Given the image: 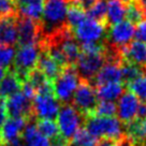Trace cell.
<instances>
[{
	"label": "cell",
	"mask_w": 146,
	"mask_h": 146,
	"mask_svg": "<svg viewBox=\"0 0 146 146\" xmlns=\"http://www.w3.org/2000/svg\"><path fill=\"white\" fill-rule=\"evenodd\" d=\"M72 1L73 0H45L40 21L41 41L68 27L67 13Z\"/></svg>",
	"instance_id": "1"
},
{
	"label": "cell",
	"mask_w": 146,
	"mask_h": 146,
	"mask_svg": "<svg viewBox=\"0 0 146 146\" xmlns=\"http://www.w3.org/2000/svg\"><path fill=\"white\" fill-rule=\"evenodd\" d=\"M84 128L87 132L98 140L108 139L115 142L123 133H126L125 125L120 123L117 117L86 116Z\"/></svg>",
	"instance_id": "2"
},
{
	"label": "cell",
	"mask_w": 146,
	"mask_h": 146,
	"mask_svg": "<svg viewBox=\"0 0 146 146\" xmlns=\"http://www.w3.org/2000/svg\"><path fill=\"white\" fill-rule=\"evenodd\" d=\"M81 82L78 72L73 66L64 67L59 75L52 82L54 96L61 104L71 103L73 95Z\"/></svg>",
	"instance_id": "3"
},
{
	"label": "cell",
	"mask_w": 146,
	"mask_h": 146,
	"mask_svg": "<svg viewBox=\"0 0 146 146\" xmlns=\"http://www.w3.org/2000/svg\"><path fill=\"white\" fill-rule=\"evenodd\" d=\"M86 116L78 112L72 104H61L57 116V125L60 135L66 141L70 142L80 129L84 128Z\"/></svg>",
	"instance_id": "4"
},
{
	"label": "cell",
	"mask_w": 146,
	"mask_h": 146,
	"mask_svg": "<svg viewBox=\"0 0 146 146\" xmlns=\"http://www.w3.org/2000/svg\"><path fill=\"white\" fill-rule=\"evenodd\" d=\"M40 52L41 47L39 44L18 46L11 69L15 72L22 83L26 82L29 72L36 68Z\"/></svg>",
	"instance_id": "5"
},
{
	"label": "cell",
	"mask_w": 146,
	"mask_h": 146,
	"mask_svg": "<svg viewBox=\"0 0 146 146\" xmlns=\"http://www.w3.org/2000/svg\"><path fill=\"white\" fill-rule=\"evenodd\" d=\"M97 103H98V98H97L96 87L92 86L87 81L81 80L80 85L74 92L70 104H72L83 115L90 116L95 111Z\"/></svg>",
	"instance_id": "6"
},
{
	"label": "cell",
	"mask_w": 146,
	"mask_h": 146,
	"mask_svg": "<svg viewBox=\"0 0 146 146\" xmlns=\"http://www.w3.org/2000/svg\"><path fill=\"white\" fill-rule=\"evenodd\" d=\"M105 64L104 53H83L78 57L74 68L78 72V76L83 81L91 83L98 72Z\"/></svg>",
	"instance_id": "7"
},
{
	"label": "cell",
	"mask_w": 146,
	"mask_h": 146,
	"mask_svg": "<svg viewBox=\"0 0 146 146\" xmlns=\"http://www.w3.org/2000/svg\"><path fill=\"white\" fill-rule=\"evenodd\" d=\"M135 32V26L128 21L116 24L114 26L106 29L105 35V46L110 48L121 50L123 47L132 42Z\"/></svg>",
	"instance_id": "8"
},
{
	"label": "cell",
	"mask_w": 146,
	"mask_h": 146,
	"mask_svg": "<svg viewBox=\"0 0 146 146\" xmlns=\"http://www.w3.org/2000/svg\"><path fill=\"white\" fill-rule=\"evenodd\" d=\"M72 32L76 41H80L81 44L96 43L105 40L106 27L99 22L87 18L82 24H80L78 27L74 28Z\"/></svg>",
	"instance_id": "9"
},
{
	"label": "cell",
	"mask_w": 146,
	"mask_h": 146,
	"mask_svg": "<svg viewBox=\"0 0 146 146\" xmlns=\"http://www.w3.org/2000/svg\"><path fill=\"white\" fill-rule=\"evenodd\" d=\"M5 106L8 118H24L36 120L32 112V100L28 99L22 91L5 100Z\"/></svg>",
	"instance_id": "10"
},
{
	"label": "cell",
	"mask_w": 146,
	"mask_h": 146,
	"mask_svg": "<svg viewBox=\"0 0 146 146\" xmlns=\"http://www.w3.org/2000/svg\"><path fill=\"white\" fill-rule=\"evenodd\" d=\"M18 46H27L39 44L41 41L40 22H36L17 13Z\"/></svg>",
	"instance_id": "11"
},
{
	"label": "cell",
	"mask_w": 146,
	"mask_h": 146,
	"mask_svg": "<svg viewBox=\"0 0 146 146\" xmlns=\"http://www.w3.org/2000/svg\"><path fill=\"white\" fill-rule=\"evenodd\" d=\"M61 103L55 98L54 94L50 95H36L32 101L33 117L36 119L57 118Z\"/></svg>",
	"instance_id": "12"
},
{
	"label": "cell",
	"mask_w": 146,
	"mask_h": 146,
	"mask_svg": "<svg viewBox=\"0 0 146 146\" xmlns=\"http://www.w3.org/2000/svg\"><path fill=\"white\" fill-rule=\"evenodd\" d=\"M117 118L125 126L131 123L137 119V110L140 105V100L131 91L125 90L117 103Z\"/></svg>",
	"instance_id": "13"
},
{
	"label": "cell",
	"mask_w": 146,
	"mask_h": 146,
	"mask_svg": "<svg viewBox=\"0 0 146 146\" xmlns=\"http://www.w3.org/2000/svg\"><path fill=\"white\" fill-rule=\"evenodd\" d=\"M18 42L17 13L1 17L0 46H15Z\"/></svg>",
	"instance_id": "14"
},
{
	"label": "cell",
	"mask_w": 146,
	"mask_h": 146,
	"mask_svg": "<svg viewBox=\"0 0 146 146\" xmlns=\"http://www.w3.org/2000/svg\"><path fill=\"white\" fill-rule=\"evenodd\" d=\"M120 64H121L114 62V61H105L103 67L95 76V78L91 81L90 84L95 87H99L106 85V84L121 83Z\"/></svg>",
	"instance_id": "15"
},
{
	"label": "cell",
	"mask_w": 146,
	"mask_h": 146,
	"mask_svg": "<svg viewBox=\"0 0 146 146\" xmlns=\"http://www.w3.org/2000/svg\"><path fill=\"white\" fill-rule=\"evenodd\" d=\"M123 60L137 64L146 70V43L132 41L121 48Z\"/></svg>",
	"instance_id": "16"
},
{
	"label": "cell",
	"mask_w": 146,
	"mask_h": 146,
	"mask_svg": "<svg viewBox=\"0 0 146 146\" xmlns=\"http://www.w3.org/2000/svg\"><path fill=\"white\" fill-rule=\"evenodd\" d=\"M18 14L40 22L43 14L45 0H14Z\"/></svg>",
	"instance_id": "17"
},
{
	"label": "cell",
	"mask_w": 146,
	"mask_h": 146,
	"mask_svg": "<svg viewBox=\"0 0 146 146\" xmlns=\"http://www.w3.org/2000/svg\"><path fill=\"white\" fill-rule=\"evenodd\" d=\"M23 83L18 78L12 69L10 68L5 71L2 81L0 82V100H7L8 98L22 91Z\"/></svg>",
	"instance_id": "18"
},
{
	"label": "cell",
	"mask_w": 146,
	"mask_h": 146,
	"mask_svg": "<svg viewBox=\"0 0 146 146\" xmlns=\"http://www.w3.org/2000/svg\"><path fill=\"white\" fill-rule=\"evenodd\" d=\"M28 123L27 119L24 118H8L0 129L1 137L5 143H11L22 137L24 129Z\"/></svg>",
	"instance_id": "19"
},
{
	"label": "cell",
	"mask_w": 146,
	"mask_h": 146,
	"mask_svg": "<svg viewBox=\"0 0 146 146\" xmlns=\"http://www.w3.org/2000/svg\"><path fill=\"white\" fill-rule=\"evenodd\" d=\"M36 69H39L50 82H53L55 78L59 75V73L62 70V68L50 57L48 53L43 47H41V52H40V55H39Z\"/></svg>",
	"instance_id": "20"
},
{
	"label": "cell",
	"mask_w": 146,
	"mask_h": 146,
	"mask_svg": "<svg viewBox=\"0 0 146 146\" xmlns=\"http://www.w3.org/2000/svg\"><path fill=\"white\" fill-rule=\"evenodd\" d=\"M127 5L121 0H108L106 7V28L114 26L125 21Z\"/></svg>",
	"instance_id": "21"
},
{
	"label": "cell",
	"mask_w": 146,
	"mask_h": 146,
	"mask_svg": "<svg viewBox=\"0 0 146 146\" xmlns=\"http://www.w3.org/2000/svg\"><path fill=\"white\" fill-rule=\"evenodd\" d=\"M22 139L26 146H52L50 140L38 131L33 120L28 121L22 133Z\"/></svg>",
	"instance_id": "22"
},
{
	"label": "cell",
	"mask_w": 146,
	"mask_h": 146,
	"mask_svg": "<svg viewBox=\"0 0 146 146\" xmlns=\"http://www.w3.org/2000/svg\"><path fill=\"white\" fill-rule=\"evenodd\" d=\"M98 101H111L114 102L118 100L125 91V86L121 83L106 84L103 86L96 87Z\"/></svg>",
	"instance_id": "23"
},
{
	"label": "cell",
	"mask_w": 146,
	"mask_h": 146,
	"mask_svg": "<svg viewBox=\"0 0 146 146\" xmlns=\"http://www.w3.org/2000/svg\"><path fill=\"white\" fill-rule=\"evenodd\" d=\"M36 127L38 131L44 135L46 139H48L50 142L57 141L58 139L62 137L60 135V131L58 125L55 120L50 119H36Z\"/></svg>",
	"instance_id": "24"
},
{
	"label": "cell",
	"mask_w": 146,
	"mask_h": 146,
	"mask_svg": "<svg viewBox=\"0 0 146 146\" xmlns=\"http://www.w3.org/2000/svg\"><path fill=\"white\" fill-rule=\"evenodd\" d=\"M120 70H121V83L125 86H127L128 84L146 74V70L125 60H123L120 64Z\"/></svg>",
	"instance_id": "25"
},
{
	"label": "cell",
	"mask_w": 146,
	"mask_h": 146,
	"mask_svg": "<svg viewBox=\"0 0 146 146\" xmlns=\"http://www.w3.org/2000/svg\"><path fill=\"white\" fill-rule=\"evenodd\" d=\"M126 133L134 142V145H139L146 141V119H135L134 121L125 126Z\"/></svg>",
	"instance_id": "26"
},
{
	"label": "cell",
	"mask_w": 146,
	"mask_h": 146,
	"mask_svg": "<svg viewBox=\"0 0 146 146\" xmlns=\"http://www.w3.org/2000/svg\"><path fill=\"white\" fill-rule=\"evenodd\" d=\"M98 141V139L94 137L90 133L87 132L85 128H82L75 133V135L69 142L67 146H97Z\"/></svg>",
	"instance_id": "27"
},
{
	"label": "cell",
	"mask_w": 146,
	"mask_h": 146,
	"mask_svg": "<svg viewBox=\"0 0 146 146\" xmlns=\"http://www.w3.org/2000/svg\"><path fill=\"white\" fill-rule=\"evenodd\" d=\"M106 7H108V0H99L97 5L86 13L87 18L99 22L106 27Z\"/></svg>",
	"instance_id": "28"
},
{
	"label": "cell",
	"mask_w": 146,
	"mask_h": 146,
	"mask_svg": "<svg viewBox=\"0 0 146 146\" xmlns=\"http://www.w3.org/2000/svg\"><path fill=\"white\" fill-rule=\"evenodd\" d=\"M86 19L87 15L85 12H83L82 10L78 9V7H75L72 3L69 5L68 13H67V25L71 30L76 28L80 24H82Z\"/></svg>",
	"instance_id": "29"
},
{
	"label": "cell",
	"mask_w": 146,
	"mask_h": 146,
	"mask_svg": "<svg viewBox=\"0 0 146 146\" xmlns=\"http://www.w3.org/2000/svg\"><path fill=\"white\" fill-rule=\"evenodd\" d=\"M117 114V105L111 101H98L95 111L90 116L98 117H115Z\"/></svg>",
	"instance_id": "30"
},
{
	"label": "cell",
	"mask_w": 146,
	"mask_h": 146,
	"mask_svg": "<svg viewBox=\"0 0 146 146\" xmlns=\"http://www.w3.org/2000/svg\"><path fill=\"white\" fill-rule=\"evenodd\" d=\"M126 88L127 90L131 91L139 100L146 102V74L128 84Z\"/></svg>",
	"instance_id": "31"
},
{
	"label": "cell",
	"mask_w": 146,
	"mask_h": 146,
	"mask_svg": "<svg viewBox=\"0 0 146 146\" xmlns=\"http://www.w3.org/2000/svg\"><path fill=\"white\" fill-rule=\"evenodd\" d=\"M16 50L13 46H0V68L8 70L12 67Z\"/></svg>",
	"instance_id": "32"
},
{
	"label": "cell",
	"mask_w": 146,
	"mask_h": 146,
	"mask_svg": "<svg viewBox=\"0 0 146 146\" xmlns=\"http://www.w3.org/2000/svg\"><path fill=\"white\" fill-rule=\"evenodd\" d=\"M144 19V16L142 14L141 10L137 8L135 2H132L130 5H127V11H126V21L130 22L134 26L142 22Z\"/></svg>",
	"instance_id": "33"
},
{
	"label": "cell",
	"mask_w": 146,
	"mask_h": 146,
	"mask_svg": "<svg viewBox=\"0 0 146 146\" xmlns=\"http://www.w3.org/2000/svg\"><path fill=\"white\" fill-rule=\"evenodd\" d=\"M17 13L13 0H0V16L5 17Z\"/></svg>",
	"instance_id": "34"
},
{
	"label": "cell",
	"mask_w": 146,
	"mask_h": 146,
	"mask_svg": "<svg viewBox=\"0 0 146 146\" xmlns=\"http://www.w3.org/2000/svg\"><path fill=\"white\" fill-rule=\"evenodd\" d=\"M134 38L137 41L146 43V17H144V19L137 25Z\"/></svg>",
	"instance_id": "35"
},
{
	"label": "cell",
	"mask_w": 146,
	"mask_h": 146,
	"mask_svg": "<svg viewBox=\"0 0 146 146\" xmlns=\"http://www.w3.org/2000/svg\"><path fill=\"white\" fill-rule=\"evenodd\" d=\"M99 0H73L72 5L78 7V9H81L83 12L87 13L90 9H92L97 5Z\"/></svg>",
	"instance_id": "36"
},
{
	"label": "cell",
	"mask_w": 146,
	"mask_h": 146,
	"mask_svg": "<svg viewBox=\"0 0 146 146\" xmlns=\"http://www.w3.org/2000/svg\"><path fill=\"white\" fill-rule=\"evenodd\" d=\"M7 119H8V115H7V111H5V101L0 100V129L3 126Z\"/></svg>",
	"instance_id": "37"
},
{
	"label": "cell",
	"mask_w": 146,
	"mask_h": 146,
	"mask_svg": "<svg viewBox=\"0 0 146 146\" xmlns=\"http://www.w3.org/2000/svg\"><path fill=\"white\" fill-rule=\"evenodd\" d=\"M137 119H146V102H140L137 110Z\"/></svg>",
	"instance_id": "38"
},
{
	"label": "cell",
	"mask_w": 146,
	"mask_h": 146,
	"mask_svg": "<svg viewBox=\"0 0 146 146\" xmlns=\"http://www.w3.org/2000/svg\"><path fill=\"white\" fill-rule=\"evenodd\" d=\"M134 2L137 5V8L141 10L143 16L146 17V0H135Z\"/></svg>",
	"instance_id": "39"
},
{
	"label": "cell",
	"mask_w": 146,
	"mask_h": 146,
	"mask_svg": "<svg viewBox=\"0 0 146 146\" xmlns=\"http://www.w3.org/2000/svg\"><path fill=\"white\" fill-rule=\"evenodd\" d=\"M5 71H7V70H5V69H2V68H0V82L2 81V78H3V76H5Z\"/></svg>",
	"instance_id": "40"
},
{
	"label": "cell",
	"mask_w": 146,
	"mask_h": 146,
	"mask_svg": "<svg viewBox=\"0 0 146 146\" xmlns=\"http://www.w3.org/2000/svg\"><path fill=\"white\" fill-rule=\"evenodd\" d=\"M123 3H126V5H130V3H132V2H134L135 0H121Z\"/></svg>",
	"instance_id": "41"
},
{
	"label": "cell",
	"mask_w": 146,
	"mask_h": 146,
	"mask_svg": "<svg viewBox=\"0 0 146 146\" xmlns=\"http://www.w3.org/2000/svg\"><path fill=\"white\" fill-rule=\"evenodd\" d=\"M134 146H146V141H144L143 143H141V144H139V145H134Z\"/></svg>",
	"instance_id": "42"
},
{
	"label": "cell",
	"mask_w": 146,
	"mask_h": 146,
	"mask_svg": "<svg viewBox=\"0 0 146 146\" xmlns=\"http://www.w3.org/2000/svg\"><path fill=\"white\" fill-rule=\"evenodd\" d=\"M112 146H116V145H115V143H114V144H113V145H112Z\"/></svg>",
	"instance_id": "43"
},
{
	"label": "cell",
	"mask_w": 146,
	"mask_h": 146,
	"mask_svg": "<svg viewBox=\"0 0 146 146\" xmlns=\"http://www.w3.org/2000/svg\"><path fill=\"white\" fill-rule=\"evenodd\" d=\"M0 21H1V16H0Z\"/></svg>",
	"instance_id": "44"
},
{
	"label": "cell",
	"mask_w": 146,
	"mask_h": 146,
	"mask_svg": "<svg viewBox=\"0 0 146 146\" xmlns=\"http://www.w3.org/2000/svg\"><path fill=\"white\" fill-rule=\"evenodd\" d=\"M13 1H14V0H13Z\"/></svg>",
	"instance_id": "45"
}]
</instances>
